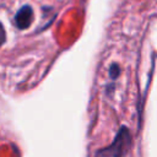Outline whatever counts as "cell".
<instances>
[{"label": "cell", "instance_id": "1", "mask_svg": "<svg viewBox=\"0 0 157 157\" xmlns=\"http://www.w3.org/2000/svg\"><path fill=\"white\" fill-rule=\"evenodd\" d=\"M132 137L131 132L126 126H120L119 131L117 132L113 142L97 151V157H125L128 155V151L131 147Z\"/></svg>", "mask_w": 157, "mask_h": 157}, {"label": "cell", "instance_id": "3", "mask_svg": "<svg viewBox=\"0 0 157 157\" xmlns=\"http://www.w3.org/2000/svg\"><path fill=\"white\" fill-rule=\"evenodd\" d=\"M119 74H120V67H119V65L115 64V63L112 64L110 67H109V77H110L112 80H115V78H118Z\"/></svg>", "mask_w": 157, "mask_h": 157}, {"label": "cell", "instance_id": "4", "mask_svg": "<svg viewBox=\"0 0 157 157\" xmlns=\"http://www.w3.org/2000/svg\"><path fill=\"white\" fill-rule=\"evenodd\" d=\"M5 40H6V32H5V28H4L2 23L0 22V48L2 47Z\"/></svg>", "mask_w": 157, "mask_h": 157}, {"label": "cell", "instance_id": "2", "mask_svg": "<svg viewBox=\"0 0 157 157\" xmlns=\"http://www.w3.org/2000/svg\"><path fill=\"white\" fill-rule=\"evenodd\" d=\"M33 21V9L29 5H23L15 15L13 22L18 29H27Z\"/></svg>", "mask_w": 157, "mask_h": 157}]
</instances>
